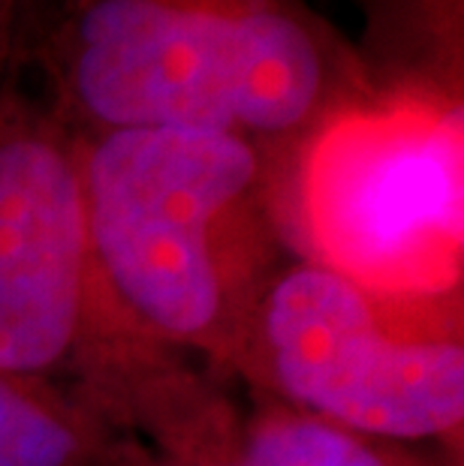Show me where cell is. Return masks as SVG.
<instances>
[{"instance_id": "obj_7", "label": "cell", "mask_w": 464, "mask_h": 466, "mask_svg": "<svg viewBox=\"0 0 464 466\" xmlns=\"http://www.w3.org/2000/svg\"><path fill=\"white\" fill-rule=\"evenodd\" d=\"M362 18L356 55L371 87L464 100V0H350Z\"/></svg>"}, {"instance_id": "obj_1", "label": "cell", "mask_w": 464, "mask_h": 466, "mask_svg": "<svg viewBox=\"0 0 464 466\" xmlns=\"http://www.w3.org/2000/svg\"><path fill=\"white\" fill-rule=\"evenodd\" d=\"M22 55L76 133H223L272 163L371 87L311 0H61Z\"/></svg>"}, {"instance_id": "obj_6", "label": "cell", "mask_w": 464, "mask_h": 466, "mask_svg": "<svg viewBox=\"0 0 464 466\" xmlns=\"http://www.w3.org/2000/svg\"><path fill=\"white\" fill-rule=\"evenodd\" d=\"M0 466H157V458L82 394L0 370Z\"/></svg>"}, {"instance_id": "obj_8", "label": "cell", "mask_w": 464, "mask_h": 466, "mask_svg": "<svg viewBox=\"0 0 464 466\" xmlns=\"http://www.w3.org/2000/svg\"><path fill=\"white\" fill-rule=\"evenodd\" d=\"M157 466H434L404 445L368 440L278 403H260L226 451Z\"/></svg>"}, {"instance_id": "obj_9", "label": "cell", "mask_w": 464, "mask_h": 466, "mask_svg": "<svg viewBox=\"0 0 464 466\" xmlns=\"http://www.w3.org/2000/svg\"><path fill=\"white\" fill-rule=\"evenodd\" d=\"M25 25V0H0V73L15 61Z\"/></svg>"}, {"instance_id": "obj_10", "label": "cell", "mask_w": 464, "mask_h": 466, "mask_svg": "<svg viewBox=\"0 0 464 466\" xmlns=\"http://www.w3.org/2000/svg\"><path fill=\"white\" fill-rule=\"evenodd\" d=\"M36 4H39V0H25V18H27V13H31V9H36Z\"/></svg>"}, {"instance_id": "obj_5", "label": "cell", "mask_w": 464, "mask_h": 466, "mask_svg": "<svg viewBox=\"0 0 464 466\" xmlns=\"http://www.w3.org/2000/svg\"><path fill=\"white\" fill-rule=\"evenodd\" d=\"M232 376L263 400L368 440H459L461 304L389 301L290 256L256 307Z\"/></svg>"}, {"instance_id": "obj_4", "label": "cell", "mask_w": 464, "mask_h": 466, "mask_svg": "<svg viewBox=\"0 0 464 466\" xmlns=\"http://www.w3.org/2000/svg\"><path fill=\"white\" fill-rule=\"evenodd\" d=\"M0 370L64 385L127 433L142 431L184 359L108 331L88 250L78 136L22 64L0 73Z\"/></svg>"}, {"instance_id": "obj_2", "label": "cell", "mask_w": 464, "mask_h": 466, "mask_svg": "<svg viewBox=\"0 0 464 466\" xmlns=\"http://www.w3.org/2000/svg\"><path fill=\"white\" fill-rule=\"evenodd\" d=\"M88 250L106 325L133 350L232 373L290 259L274 163L200 130L76 133Z\"/></svg>"}, {"instance_id": "obj_3", "label": "cell", "mask_w": 464, "mask_h": 466, "mask_svg": "<svg viewBox=\"0 0 464 466\" xmlns=\"http://www.w3.org/2000/svg\"><path fill=\"white\" fill-rule=\"evenodd\" d=\"M293 259L389 301L459 307L464 274V100L368 87L274 163Z\"/></svg>"}]
</instances>
